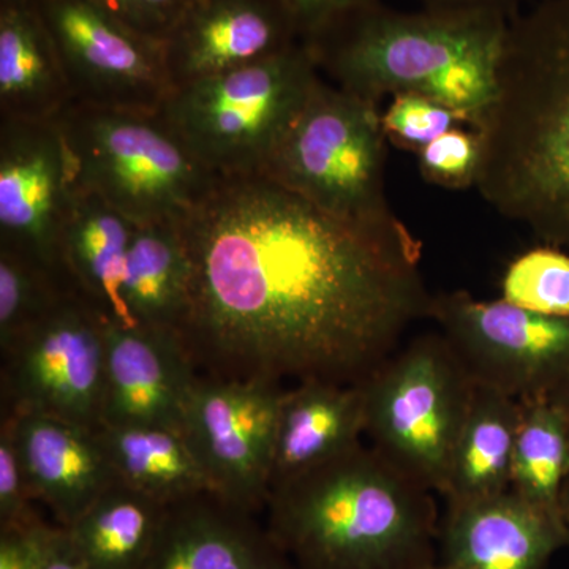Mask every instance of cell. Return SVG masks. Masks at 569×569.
I'll return each instance as SVG.
<instances>
[{
  "instance_id": "cell-1",
  "label": "cell",
  "mask_w": 569,
  "mask_h": 569,
  "mask_svg": "<svg viewBox=\"0 0 569 569\" xmlns=\"http://www.w3.org/2000/svg\"><path fill=\"white\" fill-rule=\"evenodd\" d=\"M178 224L192 268L178 336L206 377L365 385L429 318L421 242L365 233L261 176L220 178Z\"/></svg>"
},
{
  "instance_id": "cell-2",
  "label": "cell",
  "mask_w": 569,
  "mask_h": 569,
  "mask_svg": "<svg viewBox=\"0 0 569 569\" xmlns=\"http://www.w3.org/2000/svg\"><path fill=\"white\" fill-rule=\"evenodd\" d=\"M482 200L569 252V0L509 20L496 93L475 126Z\"/></svg>"
},
{
  "instance_id": "cell-3",
  "label": "cell",
  "mask_w": 569,
  "mask_h": 569,
  "mask_svg": "<svg viewBox=\"0 0 569 569\" xmlns=\"http://www.w3.org/2000/svg\"><path fill=\"white\" fill-rule=\"evenodd\" d=\"M433 493L359 443L272 486L266 529L295 569H427L440 560Z\"/></svg>"
},
{
  "instance_id": "cell-4",
  "label": "cell",
  "mask_w": 569,
  "mask_h": 569,
  "mask_svg": "<svg viewBox=\"0 0 569 569\" xmlns=\"http://www.w3.org/2000/svg\"><path fill=\"white\" fill-rule=\"evenodd\" d=\"M511 18L482 11H399L383 2L309 44L329 82L370 103L418 93L475 129L496 93Z\"/></svg>"
},
{
  "instance_id": "cell-5",
  "label": "cell",
  "mask_w": 569,
  "mask_h": 569,
  "mask_svg": "<svg viewBox=\"0 0 569 569\" xmlns=\"http://www.w3.org/2000/svg\"><path fill=\"white\" fill-rule=\"evenodd\" d=\"M387 141L378 104L321 77L261 178L365 233L413 244L388 201Z\"/></svg>"
},
{
  "instance_id": "cell-6",
  "label": "cell",
  "mask_w": 569,
  "mask_h": 569,
  "mask_svg": "<svg viewBox=\"0 0 569 569\" xmlns=\"http://www.w3.org/2000/svg\"><path fill=\"white\" fill-rule=\"evenodd\" d=\"M56 122L78 186L134 224L178 222L220 179L159 111L71 102Z\"/></svg>"
},
{
  "instance_id": "cell-7",
  "label": "cell",
  "mask_w": 569,
  "mask_h": 569,
  "mask_svg": "<svg viewBox=\"0 0 569 569\" xmlns=\"http://www.w3.org/2000/svg\"><path fill=\"white\" fill-rule=\"evenodd\" d=\"M321 80L306 44L173 89L159 112L220 178H252Z\"/></svg>"
},
{
  "instance_id": "cell-8",
  "label": "cell",
  "mask_w": 569,
  "mask_h": 569,
  "mask_svg": "<svg viewBox=\"0 0 569 569\" xmlns=\"http://www.w3.org/2000/svg\"><path fill=\"white\" fill-rule=\"evenodd\" d=\"M362 388L370 447L441 496L477 389L447 339L440 332L415 337Z\"/></svg>"
},
{
  "instance_id": "cell-9",
  "label": "cell",
  "mask_w": 569,
  "mask_h": 569,
  "mask_svg": "<svg viewBox=\"0 0 569 569\" xmlns=\"http://www.w3.org/2000/svg\"><path fill=\"white\" fill-rule=\"evenodd\" d=\"M429 318L478 387L526 400L559 395L568 385L569 317L459 290L433 295Z\"/></svg>"
},
{
  "instance_id": "cell-10",
  "label": "cell",
  "mask_w": 569,
  "mask_h": 569,
  "mask_svg": "<svg viewBox=\"0 0 569 569\" xmlns=\"http://www.w3.org/2000/svg\"><path fill=\"white\" fill-rule=\"evenodd\" d=\"M102 313L67 291L2 351L9 413H37L97 430L104 399Z\"/></svg>"
},
{
  "instance_id": "cell-11",
  "label": "cell",
  "mask_w": 569,
  "mask_h": 569,
  "mask_svg": "<svg viewBox=\"0 0 569 569\" xmlns=\"http://www.w3.org/2000/svg\"><path fill=\"white\" fill-rule=\"evenodd\" d=\"M283 392L277 381L198 377L187 400L183 437L212 492L244 511L268 501Z\"/></svg>"
},
{
  "instance_id": "cell-12",
  "label": "cell",
  "mask_w": 569,
  "mask_h": 569,
  "mask_svg": "<svg viewBox=\"0 0 569 569\" xmlns=\"http://www.w3.org/2000/svg\"><path fill=\"white\" fill-rule=\"evenodd\" d=\"M73 102L159 111L171 88L162 41L141 36L91 0H36Z\"/></svg>"
},
{
  "instance_id": "cell-13",
  "label": "cell",
  "mask_w": 569,
  "mask_h": 569,
  "mask_svg": "<svg viewBox=\"0 0 569 569\" xmlns=\"http://www.w3.org/2000/svg\"><path fill=\"white\" fill-rule=\"evenodd\" d=\"M74 190L58 122L0 119V247L67 279L59 244Z\"/></svg>"
},
{
  "instance_id": "cell-14",
  "label": "cell",
  "mask_w": 569,
  "mask_h": 569,
  "mask_svg": "<svg viewBox=\"0 0 569 569\" xmlns=\"http://www.w3.org/2000/svg\"><path fill=\"white\" fill-rule=\"evenodd\" d=\"M103 336L100 427L162 426L181 430L187 400L198 378L181 337L108 318L103 320Z\"/></svg>"
},
{
  "instance_id": "cell-15",
  "label": "cell",
  "mask_w": 569,
  "mask_h": 569,
  "mask_svg": "<svg viewBox=\"0 0 569 569\" xmlns=\"http://www.w3.org/2000/svg\"><path fill=\"white\" fill-rule=\"evenodd\" d=\"M301 43L277 0H198L164 40L171 88L271 58Z\"/></svg>"
},
{
  "instance_id": "cell-16",
  "label": "cell",
  "mask_w": 569,
  "mask_h": 569,
  "mask_svg": "<svg viewBox=\"0 0 569 569\" xmlns=\"http://www.w3.org/2000/svg\"><path fill=\"white\" fill-rule=\"evenodd\" d=\"M440 560L460 569H548L568 548L565 523L512 492L447 505Z\"/></svg>"
},
{
  "instance_id": "cell-17",
  "label": "cell",
  "mask_w": 569,
  "mask_h": 569,
  "mask_svg": "<svg viewBox=\"0 0 569 569\" xmlns=\"http://www.w3.org/2000/svg\"><path fill=\"white\" fill-rule=\"evenodd\" d=\"M22 468L36 500L70 527L118 481L99 432L66 419L9 413Z\"/></svg>"
},
{
  "instance_id": "cell-18",
  "label": "cell",
  "mask_w": 569,
  "mask_h": 569,
  "mask_svg": "<svg viewBox=\"0 0 569 569\" xmlns=\"http://www.w3.org/2000/svg\"><path fill=\"white\" fill-rule=\"evenodd\" d=\"M252 515L211 490L167 505L148 569H295Z\"/></svg>"
},
{
  "instance_id": "cell-19",
  "label": "cell",
  "mask_w": 569,
  "mask_h": 569,
  "mask_svg": "<svg viewBox=\"0 0 569 569\" xmlns=\"http://www.w3.org/2000/svg\"><path fill=\"white\" fill-rule=\"evenodd\" d=\"M362 385L302 381L284 391L277 417L271 488L362 443Z\"/></svg>"
},
{
  "instance_id": "cell-20",
  "label": "cell",
  "mask_w": 569,
  "mask_h": 569,
  "mask_svg": "<svg viewBox=\"0 0 569 569\" xmlns=\"http://www.w3.org/2000/svg\"><path fill=\"white\" fill-rule=\"evenodd\" d=\"M73 102L36 0H0V119L56 121Z\"/></svg>"
},
{
  "instance_id": "cell-21",
  "label": "cell",
  "mask_w": 569,
  "mask_h": 569,
  "mask_svg": "<svg viewBox=\"0 0 569 569\" xmlns=\"http://www.w3.org/2000/svg\"><path fill=\"white\" fill-rule=\"evenodd\" d=\"M138 224L99 194L78 186L61 231L67 279L108 320L130 323L121 299L123 266Z\"/></svg>"
},
{
  "instance_id": "cell-22",
  "label": "cell",
  "mask_w": 569,
  "mask_h": 569,
  "mask_svg": "<svg viewBox=\"0 0 569 569\" xmlns=\"http://www.w3.org/2000/svg\"><path fill=\"white\" fill-rule=\"evenodd\" d=\"M190 282L192 268L178 222L138 224L121 282L130 323L179 335L189 310Z\"/></svg>"
},
{
  "instance_id": "cell-23",
  "label": "cell",
  "mask_w": 569,
  "mask_h": 569,
  "mask_svg": "<svg viewBox=\"0 0 569 569\" xmlns=\"http://www.w3.org/2000/svg\"><path fill=\"white\" fill-rule=\"evenodd\" d=\"M519 418V400L477 385L441 490L447 505L509 492Z\"/></svg>"
},
{
  "instance_id": "cell-24",
  "label": "cell",
  "mask_w": 569,
  "mask_h": 569,
  "mask_svg": "<svg viewBox=\"0 0 569 569\" xmlns=\"http://www.w3.org/2000/svg\"><path fill=\"white\" fill-rule=\"evenodd\" d=\"M164 511L167 505L118 479L63 529L88 569H148Z\"/></svg>"
},
{
  "instance_id": "cell-25",
  "label": "cell",
  "mask_w": 569,
  "mask_h": 569,
  "mask_svg": "<svg viewBox=\"0 0 569 569\" xmlns=\"http://www.w3.org/2000/svg\"><path fill=\"white\" fill-rule=\"evenodd\" d=\"M116 477L163 505L211 490L181 430L162 426L97 429Z\"/></svg>"
},
{
  "instance_id": "cell-26",
  "label": "cell",
  "mask_w": 569,
  "mask_h": 569,
  "mask_svg": "<svg viewBox=\"0 0 569 569\" xmlns=\"http://www.w3.org/2000/svg\"><path fill=\"white\" fill-rule=\"evenodd\" d=\"M509 492L563 522L569 482V415L557 396L519 400ZM565 523V522H563Z\"/></svg>"
},
{
  "instance_id": "cell-27",
  "label": "cell",
  "mask_w": 569,
  "mask_h": 569,
  "mask_svg": "<svg viewBox=\"0 0 569 569\" xmlns=\"http://www.w3.org/2000/svg\"><path fill=\"white\" fill-rule=\"evenodd\" d=\"M67 291H74L69 280L29 260L24 254L0 247L2 351Z\"/></svg>"
},
{
  "instance_id": "cell-28",
  "label": "cell",
  "mask_w": 569,
  "mask_h": 569,
  "mask_svg": "<svg viewBox=\"0 0 569 569\" xmlns=\"http://www.w3.org/2000/svg\"><path fill=\"white\" fill-rule=\"evenodd\" d=\"M505 301L542 316L569 317V252L541 246L520 254L505 274Z\"/></svg>"
},
{
  "instance_id": "cell-29",
  "label": "cell",
  "mask_w": 569,
  "mask_h": 569,
  "mask_svg": "<svg viewBox=\"0 0 569 569\" xmlns=\"http://www.w3.org/2000/svg\"><path fill=\"white\" fill-rule=\"evenodd\" d=\"M388 140L411 151H421L441 134L463 123L462 116L418 93H399L381 114ZM467 123V122H466Z\"/></svg>"
},
{
  "instance_id": "cell-30",
  "label": "cell",
  "mask_w": 569,
  "mask_h": 569,
  "mask_svg": "<svg viewBox=\"0 0 569 569\" xmlns=\"http://www.w3.org/2000/svg\"><path fill=\"white\" fill-rule=\"evenodd\" d=\"M481 140L477 130L455 129L419 151L425 181L448 190H466L477 182Z\"/></svg>"
},
{
  "instance_id": "cell-31",
  "label": "cell",
  "mask_w": 569,
  "mask_h": 569,
  "mask_svg": "<svg viewBox=\"0 0 569 569\" xmlns=\"http://www.w3.org/2000/svg\"><path fill=\"white\" fill-rule=\"evenodd\" d=\"M32 500L36 498L22 468L13 426L9 418H3L0 432V530L40 520L33 511Z\"/></svg>"
},
{
  "instance_id": "cell-32",
  "label": "cell",
  "mask_w": 569,
  "mask_h": 569,
  "mask_svg": "<svg viewBox=\"0 0 569 569\" xmlns=\"http://www.w3.org/2000/svg\"><path fill=\"white\" fill-rule=\"evenodd\" d=\"M91 2L141 36L164 43L198 0H91Z\"/></svg>"
},
{
  "instance_id": "cell-33",
  "label": "cell",
  "mask_w": 569,
  "mask_h": 569,
  "mask_svg": "<svg viewBox=\"0 0 569 569\" xmlns=\"http://www.w3.org/2000/svg\"><path fill=\"white\" fill-rule=\"evenodd\" d=\"M293 22L302 44L328 36L361 11L380 6L381 0H277Z\"/></svg>"
},
{
  "instance_id": "cell-34",
  "label": "cell",
  "mask_w": 569,
  "mask_h": 569,
  "mask_svg": "<svg viewBox=\"0 0 569 569\" xmlns=\"http://www.w3.org/2000/svg\"><path fill=\"white\" fill-rule=\"evenodd\" d=\"M58 531L41 519L0 530V569H44Z\"/></svg>"
},
{
  "instance_id": "cell-35",
  "label": "cell",
  "mask_w": 569,
  "mask_h": 569,
  "mask_svg": "<svg viewBox=\"0 0 569 569\" xmlns=\"http://www.w3.org/2000/svg\"><path fill=\"white\" fill-rule=\"evenodd\" d=\"M421 9L448 11H482L512 18L522 11L527 0H418Z\"/></svg>"
},
{
  "instance_id": "cell-36",
  "label": "cell",
  "mask_w": 569,
  "mask_h": 569,
  "mask_svg": "<svg viewBox=\"0 0 569 569\" xmlns=\"http://www.w3.org/2000/svg\"><path fill=\"white\" fill-rule=\"evenodd\" d=\"M44 569H88L71 545L67 530L61 526H59L58 535L52 542L51 553Z\"/></svg>"
},
{
  "instance_id": "cell-37",
  "label": "cell",
  "mask_w": 569,
  "mask_h": 569,
  "mask_svg": "<svg viewBox=\"0 0 569 569\" xmlns=\"http://www.w3.org/2000/svg\"><path fill=\"white\" fill-rule=\"evenodd\" d=\"M563 522H565V529H567V535H568V548H569V489L567 490V493H565V501H563Z\"/></svg>"
},
{
  "instance_id": "cell-38",
  "label": "cell",
  "mask_w": 569,
  "mask_h": 569,
  "mask_svg": "<svg viewBox=\"0 0 569 569\" xmlns=\"http://www.w3.org/2000/svg\"><path fill=\"white\" fill-rule=\"evenodd\" d=\"M557 397H559V399L561 400V402H563V406L567 407V410H568V415H569V381H568V385L567 387H565L563 389H561V391L559 392V395H556ZM569 489V482H568V488L567 490ZM567 493V492H565Z\"/></svg>"
},
{
  "instance_id": "cell-39",
  "label": "cell",
  "mask_w": 569,
  "mask_h": 569,
  "mask_svg": "<svg viewBox=\"0 0 569 569\" xmlns=\"http://www.w3.org/2000/svg\"><path fill=\"white\" fill-rule=\"evenodd\" d=\"M427 569H460V568L456 567V565L447 563V561L438 560L436 565H432V567H429Z\"/></svg>"
}]
</instances>
